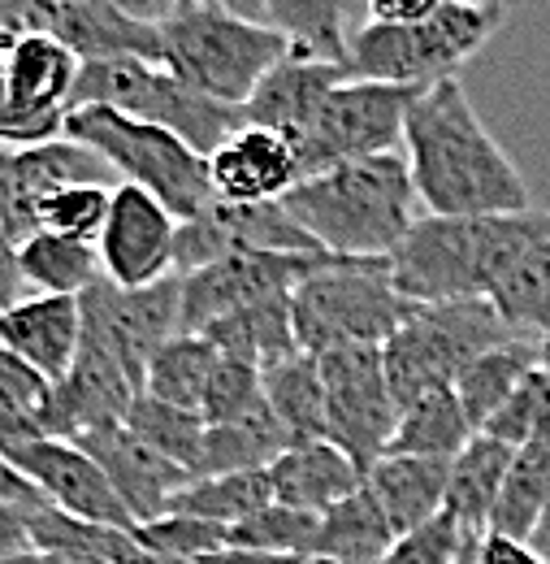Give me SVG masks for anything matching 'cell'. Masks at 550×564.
<instances>
[{
    "mask_svg": "<svg viewBox=\"0 0 550 564\" xmlns=\"http://www.w3.org/2000/svg\"><path fill=\"white\" fill-rule=\"evenodd\" d=\"M547 499H550V443L516 447V456L507 465V478H503V491H498V503L490 512V530L529 543L534 530H538V521H542Z\"/></svg>",
    "mask_w": 550,
    "mask_h": 564,
    "instance_id": "37",
    "label": "cell"
},
{
    "mask_svg": "<svg viewBox=\"0 0 550 564\" xmlns=\"http://www.w3.org/2000/svg\"><path fill=\"white\" fill-rule=\"evenodd\" d=\"M127 425L135 430L147 447H156L161 456L178 460L196 478V465H200V452H205V434H208L200 413L178 409V404H165V400H152V395H139L135 404H131Z\"/></svg>",
    "mask_w": 550,
    "mask_h": 564,
    "instance_id": "41",
    "label": "cell"
},
{
    "mask_svg": "<svg viewBox=\"0 0 550 564\" xmlns=\"http://www.w3.org/2000/svg\"><path fill=\"white\" fill-rule=\"evenodd\" d=\"M100 270L118 286H152V282L178 274L174 248H178V217L156 196L139 192L131 183L113 187L109 221L100 230Z\"/></svg>",
    "mask_w": 550,
    "mask_h": 564,
    "instance_id": "18",
    "label": "cell"
},
{
    "mask_svg": "<svg viewBox=\"0 0 550 564\" xmlns=\"http://www.w3.org/2000/svg\"><path fill=\"white\" fill-rule=\"evenodd\" d=\"M62 135L100 152L118 174V183H131L139 192L156 196L178 221H191L208 205H217L208 156H200L191 143L178 140L165 127H152L143 118L105 109V105H87V109H69Z\"/></svg>",
    "mask_w": 550,
    "mask_h": 564,
    "instance_id": "5",
    "label": "cell"
},
{
    "mask_svg": "<svg viewBox=\"0 0 550 564\" xmlns=\"http://www.w3.org/2000/svg\"><path fill=\"white\" fill-rule=\"evenodd\" d=\"M208 178L226 205H265L304 183V165L286 135L248 122L208 156Z\"/></svg>",
    "mask_w": 550,
    "mask_h": 564,
    "instance_id": "21",
    "label": "cell"
},
{
    "mask_svg": "<svg viewBox=\"0 0 550 564\" xmlns=\"http://www.w3.org/2000/svg\"><path fill=\"white\" fill-rule=\"evenodd\" d=\"M265 22L290 40V53L346 70V44L360 22V4L355 0H265Z\"/></svg>",
    "mask_w": 550,
    "mask_h": 564,
    "instance_id": "29",
    "label": "cell"
},
{
    "mask_svg": "<svg viewBox=\"0 0 550 564\" xmlns=\"http://www.w3.org/2000/svg\"><path fill=\"white\" fill-rule=\"evenodd\" d=\"M538 369V339L529 335H512L503 344H494L490 352H482L460 378H455V395L469 413L473 430L482 434L485 422L512 400V391Z\"/></svg>",
    "mask_w": 550,
    "mask_h": 564,
    "instance_id": "31",
    "label": "cell"
},
{
    "mask_svg": "<svg viewBox=\"0 0 550 564\" xmlns=\"http://www.w3.org/2000/svg\"><path fill=\"white\" fill-rule=\"evenodd\" d=\"M118 178L109 170V161L100 152H91L87 143L74 140H48L31 143V148H13L9 152V170H4V192H0V230L22 243L40 230L44 205L74 183H109Z\"/></svg>",
    "mask_w": 550,
    "mask_h": 564,
    "instance_id": "17",
    "label": "cell"
},
{
    "mask_svg": "<svg viewBox=\"0 0 550 564\" xmlns=\"http://www.w3.org/2000/svg\"><path fill=\"white\" fill-rule=\"evenodd\" d=\"M243 252H326L282 200L265 205H208L200 217L178 221V248H174V270L196 274L205 265H217L226 257Z\"/></svg>",
    "mask_w": 550,
    "mask_h": 564,
    "instance_id": "15",
    "label": "cell"
},
{
    "mask_svg": "<svg viewBox=\"0 0 550 564\" xmlns=\"http://www.w3.org/2000/svg\"><path fill=\"white\" fill-rule=\"evenodd\" d=\"M135 400L139 387L131 382V373L109 352L82 344L66 378L53 382V395H48V404L40 413V430L48 438L78 443V438H87L96 430L127 425Z\"/></svg>",
    "mask_w": 550,
    "mask_h": 564,
    "instance_id": "19",
    "label": "cell"
},
{
    "mask_svg": "<svg viewBox=\"0 0 550 564\" xmlns=\"http://www.w3.org/2000/svg\"><path fill=\"white\" fill-rule=\"evenodd\" d=\"M57 0H0V53L26 35L53 31Z\"/></svg>",
    "mask_w": 550,
    "mask_h": 564,
    "instance_id": "49",
    "label": "cell"
},
{
    "mask_svg": "<svg viewBox=\"0 0 550 564\" xmlns=\"http://www.w3.org/2000/svg\"><path fill=\"white\" fill-rule=\"evenodd\" d=\"M413 313V300L391 282V261H351L304 279L290 295L299 352L326 356L334 348H382Z\"/></svg>",
    "mask_w": 550,
    "mask_h": 564,
    "instance_id": "7",
    "label": "cell"
},
{
    "mask_svg": "<svg viewBox=\"0 0 550 564\" xmlns=\"http://www.w3.org/2000/svg\"><path fill=\"white\" fill-rule=\"evenodd\" d=\"M295 564H343V561H330V556H295Z\"/></svg>",
    "mask_w": 550,
    "mask_h": 564,
    "instance_id": "62",
    "label": "cell"
},
{
    "mask_svg": "<svg viewBox=\"0 0 550 564\" xmlns=\"http://www.w3.org/2000/svg\"><path fill=\"white\" fill-rule=\"evenodd\" d=\"M270 413V400H265V373L248 360H234V356H221L217 369H212V382H208V395L200 404V417L205 425H234V422H252Z\"/></svg>",
    "mask_w": 550,
    "mask_h": 564,
    "instance_id": "43",
    "label": "cell"
},
{
    "mask_svg": "<svg viewBox=\"0 0 550 564\" xmlns=\"http://www.w3.org/2000/svg\"><path fill=\"white\" fill-rule=\"evenodd\" d=\"M416 200L433 217H498L534 209L520 165L485 131L460 78H438L416 96L404 131Z\"/></svg>",
    "mask_w": 550,
    "mask_h": 564,
    "instance_id": "1",
    "label": "cell"
},
{
    "mask_svg": "<svg viewBox=\"0 0 550 564\" xmlns=\"http://www.w3.org/2000/svg\"><path fill=\"white\" fill-rule=\"evenodd\" d=\"M360 4V22H386V26H413L433 18L447 0H355Z\"/></svg>",
    "mask_w": 550,
    "mask_h": 564,
    "instance_id": "50",
    "label": "cell"
},
{
    "mask_svg": "<svg viewBox=\"0 0 550 564\" xmlns=\"http://www.w3.org/2000/svg\"><path fill=\"white\" fill-rule=\"evenodd\" d=\"M482 434L507 443V447H529V443H550V378L534 369L512 400L485 422Z\"/></svg>",
    "mask_w": 550,
    "mask_h": 564,
    "instance_id": "44",
    "label": "cell"
},
{
    "mask_svg": "<svg viewBox=\"0 0 550 564\" xmlns=\"http://www.w3.org/2000/svg\"><path fill=\"white\" fill-rule=\"evenodd\" d=\"M18 265H22V282L35 295H82L105 279L100 248L57 230H35L31 239H22Z\"/></svg>",
    "mask_w": 550,
    "mask_h": 564,
    "instance_id": "32",
    "label": "cell"
},
{
    "mask_svg": "<svg viewBox=\"0 0 550 564\" xmlns=\"http://www.w3.org/2000/svg\"><path fill=\"white\" fill-rule=\"evenodd\" d=\"M9 152H13V148H4V143H0V192H4V170H9Z\"/></svg>",
    "mask_w": 550,
    "mask_h": 564,
    "instance_id": "61",
    "label": "cell"
},
{
    "mask_svg": "<svg viewBox=\"0 0 550 564\" xmlns=\"http://www.w3.org/2000/svg\"><path fill=\"white\" fill-rule=\"evenodd\" d=\"M87 105H105V109L143 118L152 127H165L178 140L191 143L200 156H212L239 127H248L243 109L187 87L161 62H139V57L87 62L74 87V109H87Z\"/></svg>",
    "mask_w": 550,
    "mask_h": 564,
    "instance_id": "8",
    "label": "cell"
},
{
    "mask_svg": "<svg viewBox=\"0 0 550 564\" xmlns=\"http://www.w3.org/2000/svg\"><path fill=\"white\" fill-rule=\"evenodd\" d=\"M334 261V252H243L183 274V335H205L212 322L239 308L295 295L299 282Z\"/></svg>",
    "mask_w": 550,
    "mask_h": 564,
    "instance_id": "14",
    "label": "cell"
},
{
    "mask_svg": "<svg viewBox=\"0 0 550 564\" xmlns=\"http://www.w3.org/2000/svg\"><path fill=\"white\" fill-rule=\"evenodd\" d=\"M274 503L299 512H330L364 487V469L330 438H299L270 465Z\"/></svg>",
    "mask_w": 550,
    "mask_h": 564,
    "instance_id": "24",
    "label": "cell"
},
{
    "mask_svg": "<svg viewBox=\"0 0 550 564\" xmlns=\"http://www.w3.org/2000/svg\"><path fill=\"white\" fill-rule=\"evenodd\" d=\"M217 4H226V9H234V13H243V18L265 22V0H217Z\"/></svg>",
    "mask_w": 550,
    "mask_h": 564,
    "instance_id": "58",
    "label": "cell"
},
{
    "mask_svg": "<svg viewBox=\"0 0 550 564\" xmlns=\"http://www.w3.org/2000/svg\"><path fill=\"white\" fill-rule=\"evenodd\" d=\"M282 205L326 252L351 261H391L420 221L413 170L399 152L343 161L326 174H312L295 183Z\"/></svg>",
    "mask_w": 550,
    "mask_h": 564,
    "instance_id": "3",
    "label": "cell"
},
{
    "mask_svg": "<svg viewBox=\"0 0 550 564\" xmlns=\"http://www.w3.org/2000/svg\"><path fill=\"white\" fill-rule=\"evenodd\" d=\"M0 499H4V503H18V508H40V503H44V495L35 491L4 456H0Z\"/></svg>",
    "mask_w": 550,
    "mask_h": 564,
    "instance_id": "55",
    "label": "cell"
},
{
    "mask_svg": "<svg viewBox=\"0 0 550 564\" xmlns=\"http://www.w3.org/2000/svg\"><path fill=\"white\" fill-rule=\"evenodd\" d=\"M135 539L161 564H178L230 547V525L200 521V517H174L169 512V517H156L147 525H135Z\"/></svg>",
    "mask_w": 550,
    "mask_h": 564,
    "instance_id": "45",
    "label": "cell"
},
{
    "mask_svg": "<svg viewBox=\"0 0 550 564\" xmlns=\"http://www.w3.org/2000/svg\"><path fill=\"white\" fill-rule=\"evenodd\" d=\"M425 87L408 83H377V78H343L317 118V135L304 152V178L326 174L343 161L386 156L404 148L408 113Z\"/></svg>",
    "mask_w": 550,
    "mask_h": 564,
    "instance_id": "12",
    "label": "cell"
},
{
    "mask_svg": "<svg viewBox=\"0 0 550 564\" xmlns=\"http://www.w3.org/2000/svg\"><path fill=\"white\" fill-rule=\"evenodd\" d=\"M343 78H351L343 66H330V62L290 53V57L252 91V100L243 105V118H248L252 127H270L277 135H286V140L295 143V152H299V165H304V152H308L312 135H317L321 105H326V96H330Z\"/></svg>",
    "mask_w": 550,
    "mask_h": 564,
    "instance_id": "22",
    "label": "cell"
},
{
    "mask_svg": "<svg viewBox=\"0 0 550 564\" xmlns=\"http://www.w3.org/2000/svg\"><path fill=\"white\" fill-rule=\"evenodd\" d=\"M321 512H299L286 503H270L256 517L230 525V547L270 552V556H317Z\"/></svg>",
    "mask_w": 550,
    "mask_h": 564,
    "instance_id": "42",
    "label": "cell"
},
{
    "mask_svg": "<svg viewBox=\"0 0 550 564\" xmlns=\"http://www.w3.org/2000/svg\"><path fill=\"white\" fill-rule=\"evenodd\" d=\"M48 395H53V382L35 365H26L22 356L0 348V413H18V417L40 422Z\"/></svg>",
    "mask_w": 550,
    "mask_h": 564,
    "instance_id": "48",
    "label": "cell"
},
{
    "mask_svg": "<svg viewBox=\"0 0 550 564\" xmlns=\"http://www.w3.org/2000/svg\"><path fill=\"white\" fill-rule=\"evenodd\" d=\"M490 300L516 335H529V339L550 335V235L498 279Z\"/></svg>",
    "mask_w": 550,
    "mask_h": 564,
    "instance_id": "40",
    "label": "cell"
},
{
    "mask_svg": "<svg viewBox=\"0 0 550 564\" xmlns=\"http://www.w3.org/2000/svg\"><path fill=\"white\" fill-rule=\"evenodd\" d=\"M26 282H22V265H18V243L0 230V313L13 308L22 300Z\"/></svg>",
    "mask_w": 550,
    "mask_h": 564,
    "instance_id": "53",
    "label": "cell"
},
{
    "mask_svg": "<svg viewBox=\"0 0 550 564\" xmlns=\"http://www.w3.org/2000/svg\"><path fill=\"white\" fill-rule=\"evenodd\" d=\"M0 348L35 365L48 382H62L82 348L78 295H22L0 313Z\"/></svg>",
    "mask_w": 550,
    "mask_h": 564,
    "instance_id": "23",
    "label": "cell"
},
{
    "mask_svg": "<svg viewBox=\"0 0 550 564\" xmlns=\"http://www.w3.org/2000/svg\"><path fill=\"white\" fill-rule=\"evenodd\" d=\"M473 4H494V9H507V13H516L525 0H473Z\"/></svg>",
    "mask_w": 550,
    "mask_h": 564,
    "instance_id": "60",
    "label": "cell"
},
{
    "mask_svg": "<svg viewBox=\"0 0 550 564\" xmlns=\"http://www.w3.org/2000/svg\"><path fill=\"white\" fill-rule=\"evenodd\" d=\"M477 564H547L529 543L507 539V534H482L477 539Z\"/></svg>",
    "mask_w": 550,
    "mask_h": 564,
    "instance_id": "52",
    "label": "cell"
},
{
    "mask_svg": "<svg viewBox=\"0 0 550 564\" xmlns=\"http://www.w3.org/2000/svg\"><path fill=\"white\" fill-rule=\"evenodd\" d=\"M290 57V40L217 0H183L161 22V66L187 87L243 109L252 91Z\"/></svg>",
    "mask_w": 550,
    "mask_h": 564,
    "instance_id": "4",
    "label": "cell"
},
{
    "mask_svg": "<svg viewBox=\"0 0 550 564\" xmlns=\"http://www.w3.org/2000/svg\"><path fill=\"white\" fill-rule=\"evenodd\" d=\"M82 308V344L109 352L143 391L147 365L174 335H183V274L152 286H118L100 279L78 295Z\"/></svg>",
    "mask_w": 550,
    "mask_h": 564,
    "instance_id": "11",
    "label": "cell"
},
{
    "mask_svg": "<svg viewBox=\"0 0 550 564\" xmlns=\"http://www.w3.org/2000/svg\"><path fill=\"white\" fill-rule=\"evenodd\" d=\"M265 373V400L274 417L286 425V434L299 438H326V382L321 360L308 352H295L277 360Z\"/></svg>",
    "mask_w": 550,
    "mask_h": 564,
    "instance_id": "35",
    "label": "cell"
},
{
    "mask_svg": "<svg viewBox=\"0 0 550 564\" xmlns=\"http://www.w3.org/2000/svg\"><path fill=\"white\" fill-rule=\"evenodd\" d=\"M31 543L40 552H74L100 564H161L135 539V530L78 521L69 512H57L53 503L31 508Z\"/></svg>",
    "mask_w": 550,
    "mask_h": 564,
    "instance_id": "33",
    "label": "cell"
},
{
    "mask_svg": "<svg viewBox=\"0 0 550 564\" xmlns=\"http://www.w3.org/2000/svg\"><path fill=\"white\" fill-rule=\"evenodd\" d=\"M512 335L516 330L503 322V313L494 308L490 295L447 300V304H413L408 322L382 344L395 404L404 409L433 387H455V378L477 356Z\"/></svg>",
    "mask_w": 550,
    "mask_h": 564,
    "instance_id": "9",
    "label": "cell"
},
{
    "mask_svg": "<svg viewBox=\"0 0 550 564\" xmlns=\"http://www.w3.org/2000/svg\"><path fill=\"white\" fill-rule=\"evenodd\" d=\"M178 564H295V556H270V552H248V547H221V552H208V556L178 561Z\"/></svg>",
    "mask_w": 550,
    "mask_h": 564,
    "instance_id": "56",
    "label": "cell"
},
{
    "mask_svg": "<svg viewBox=\"0 0 550 564\" xmlns=\"http://www.w3.org/2000/svg\"><path fill=\"white\" fill-rule=\"evenodd\" d=\"M205 339L221 356L248 360L256 369H270L277 360L299 352V344H295V317H290V295H277V300L239 308V313L212 322L205 330Z\"/></svg>",
    "mask_w": 550,
    "mask_h": 564,
    "instance_id": "30",
    "label": "cell"
},
{
    "mask_svg": "<svg viewBox=\"0 0 550 564\" xmlns=\"http://www.w3.org/2000/svg\"><path fill=\"white\" fill-rule=\"evenodd\" d=\"M538 369L550 378V335H542V339H538Z\"/></svg>",
    "mask_w": 550,
    "mask_h": 564,
    "instance_id": "59",
    "label": "cell"
},
{
    "mask_svg": "<svg viewBox=\"0 0 550 564\" xmlns=\"http://www.w3.org/2000/svg\"><path fill=\"white\" fill-rule=\"evenodd\" d=\"M512 13L473 0H447L433 18L413 26H386V22H355L346 44V70L351 78H377V83H408L429 87L438 78H455L485 44L503 31Z\"/></svg>",
    "mask_w": 550,
    "mask_h": 564,
    "instance_id": "6",
    "label": "cell"
},
{
    "mask_svg": "<svg viewBox=\"0 0 550 564\" xmlns=\"http://www.w3.org/2000/svg\"><path fill=\"white\" fill-rule=\"evenodd\" d=\"M317 360L326 382V438L369 474V465L386 456L399 422L382 348H334Z\"/></svg>",
    "mask_w": 550,
    "mask_h": 564,
    "instance_id": "13",
    "label": "cell"
},
{
    "mask_svg": "<svg viewBox=\"0 0 550 564\" xmlns=\"http://www.w3.org/2000/svg\"><path fill=\"white\" fill-rule=\"evenodd\" d=\"M391 543H395V530H391L382 503L369 495V487H360L330 512H321L317 556L343 564H377L391 552Z\"/></svg>",
    "mask_w": 550,
    "mask_h": 564,
    "instance_id": "36",
    "label": "cell"
},
{
    "mask_svg": "<svg viewBox=\"0 0 550 564\" xmlns=\"http://www.w3.org/2000/svg\"><path fill=\"white\" fill-rule=\"evenodd\" d=\"M217 360H221V352L208 344L205 335H174L161 352L152 356L139 395H152V400H165V404L200 413Z\"/></svg>",
    "mask_w": 550,
    "mask_h": 564,
    "instance_id": "39",
    "label": "cell"
},
{
    "mask_svg": "<svg viewBox=\"0 0 550 564\" xmlns=\"http://www.w3.org/2000/svg\"><path fill=\"white\" fill-rule=\"evenodd\" d=\"M550 235V209L498 217H433L425 213L391 257V282L413 304H447L490 295L498 279Z\"/></svg>",
    "mask_w": 550,
    "mask_h": 564,
    "instance_id": "2",
    "label": "cell"
},
{
    "mask_svg": "<svg viewBox=\"0 0 550 564\" xmlns=\"http://www.w3.org/2000/svg\"><path fill=\"white\" fill-rule=\"evenodd\" d=\"M31 547H35L31 543V508H18V503L0 499V561L22 556Z\"/></svg>",
    "mask_w": 550,
    "mask_h": 564,
    "instance_id": "51",
    "label": "cell"
},
{
    "mask_svg": "<svg viewBox=\"0 0 550 564\" xmlns=\"http://www.w3.org/2000/svg\"><path fill=\"white\" fill-rule=\"evenodd\" d=\"M4 460L44 495V503H53L57 512H69L78 521H96V525H122L135 530L127 503L109 487L105 469L69 438H48L35 434L18 447L4 452Z\"/></svg>",
    "mask_w": 550,
    "mask_h": 564,
    "instance_id": "16",
    "label": "cell"
},
{
    "mask_svg": "<svg viewBox=\"0 0 550 564\" xmlns=\"http://www.w3.org/2000/svg\"><path fill=\"white\" fill-rule=\"evenodd\" d=\"M62 4H100V9L131 13V18H139V22H165L183 0H62Z\"/></svg>",
    "mask_w": 550,
    "mask_h": 564,
    "instance_id": "54",
    "label": "cell"
},
{
    "mask_svg": "<svg viewBox=\"0 0 550 564\" xmlns=\"http://www.w3.org/2000/svg\"><path fill=\"white\" fill-rule=\"evenodd\" d=\"M477 430L469 422L455 387H433L399 409V422L391 434V456H429V460H455Z\"/></svg>",
    "mask_w": 550,
    "mask_h": 564,
    "instance_id": "28",
    "label": "cell"
},
{
    "mask_svg": "<svg viewBox=\"0 0 550 564\" xmlns=\"http://www.w3.org/2000/svg\"><path fill=\"white\" fill-rule=\"evenodd\" d=\"M270 503H274L270 469H243V474L191 478L165 503V517L174 512V517H200V521H217V525H239Z\"/></svg>",
    "mask_w": 550,
    "mask_h": 564,
    "instance_id": "34",
    "label": "cell"
},
{
    "mask_svg": "<svg viewBox=\"0 0 550 564\" xmlns=\"http://www.w3.org/2000/svg\"><path fill=\"white\" fill-rule=\"evenodd\" d=\"M477 539H469L451 512H438L433 521H425L413 534H399L391 543V552L377 564H460L464 552L473 547Z\"/></svg>",
    "mask_w": 550,
    "mask_h": 564,
    "instance_id": "47",
    "label": "cell"
},
{
    "mask_svg": "<svg viewBox=\"0 0 550 564\" xmlns=\"http://www.w3.org/2000/svg\"><path fill=\"white\" fill-rule=\"evenodd\" d=\"M529 547L550 564V499L547 508H542V521H538V530H534V539H529Z\"/></svg>",
    "mask_w": 550,
    "mask_h": 564,
    "instance_id": "57",
    "label": "cell"
},
{
    "mask_svg": "<svg viewBox=\"0 0 550 564\" xmlns=\"http://www.w3.org/2000/svg\"><path fill=\"white\" fill-rule=\"evenodd\" d=\"M290 443H295V438H290L286 425L274 417V409L261 413V417H252V422L208 425L205 452H200V465H196V478L243 474V469H270Z\"/></svg>",
    "mask_w": 550,
    "mask_h": 564,
    "instance_id": "38",
    "label": "cell"
},
{
    "mask_svg": "<svg viewBox=\"0 0 550 564\" xmlns=\"http://www.w3.org/2000/svg\"><path fill=\"white\" fill-rule=\"evenodd\" d=\"M82 62L53 31L26 35L0 53V143L31 148V143L62 140L74 109Z\"/></svg>",
    "mask_w": 550,
    "mask_h": 564,
    "instance_id": "10",
    "label": "cell"
},
{
    "mask_svg": "<svg viewBox=\"0 0 550 564\" xmlns=\"http://www.w3.org/2000/svg\"><path fill=\"white\" fill-rule=\"evenodd\" d=\"M53 35L78 53V62H161V22H139L131 13L100 9V4H62L53 18Z\"/></svg>",
    "mask_w": 550,
    "mask_h": 564,
    "instance_id": "26",
    "label": "cell"
},
{
    "mask_svg": "<svg viewBox=\"0 0 550 564\" xmlns=\"http://www.w3.org/2000/svg\"><path fill=\"white\" fill-rule=\"evenodd\" d=\"M512 456H516V447H507V443H498L490 434H473L469 447L451 460L442 512H451L455 525L469 539H482L485 530H490V512L498 503V491H503V478H507Z\"/></svg>",
    "mask_w": 550,
    "mask_h": 564,
    "instance_id": "27",
    "label": "cell"
},
{
    "mask_svg": "<svg viewBox=\"0 0 550 564\" xmlns=\"http://www.w3.org/2000/svg\"><path fill=\"white\" fill-rule=\"evenodd\" d=\"M78 447L105 469L109 487L127 503L135 525H147V521L165 517V503L191 482V474L178 460H169L156 447H147L131 425L96 430V434L78 438Z\"/></svg>",
    "mask_w": 550,
    "mask_h": 564,
    "instance_id": "20",
    "label": "cell"
},
{
    "mask_svg": "<svg viewBox=\"0 0 550 564\" xmlns=\"http://www.w3.org/2000/svg\"><path fill=\"white\" fill-rule=\"evenodd\" d=\"M109 205H113V187L109 183H74L62 187L40 217V230H57L82 243H100V230L109 221Z\"/></svg>",
    "mask_w": 550,
    "mask_h": 564,
    "instance_id": "46",
    "label": "cell"
},
{
    "mask_svg": "<svg viewBox=\"0 0 550 564\" xmlns=\"http://www.w3.org/2000/svg\"><path fill=\"white\" fill-rule=\"evenodd\" d=\"M447 478L451 460H429V456H382L369 465L364 487L382 503L395 539L413 534L425 521H433L447 503Z\"/></svg>",
    "mask_w": 550,
    "mask_h": 564,
    "instance_id": "25",
    "label": "cell"
}]
</instances>
